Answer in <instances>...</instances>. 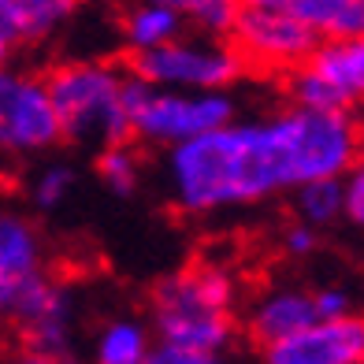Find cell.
<instances>
[{"instance_id":"obj_2","label":"cell","mask_w":364,"mask_h":364,"mask_svg":"<svg viewBox=\"0 0 364 364\" xmlns=\"http://www.w3.org/2000/svg\"><path fill=\"white\" fill-rule=\"evenodd\" d=\"M238 279L223 264H190L153 290V364H216L238 338Z\"/></svg>"},{"instance_id":"obj_10","label":"cell","mask_w":364,"mask_h":364,"mask_svg":"<svg viewBox=\"0 0 364 364\" xmlns=\"http://www.w3.org/2000/svg\"><path fill=\"white\" fill-rule=\"evenodd\" d=\"M268 364H360L364 360V323L353 316L312 320L290 338L264 350Z\"/></svg>"},{"instance_id":"obj_6","label":"cell","mask_w":364,"mask_h":364,"mask_svg":"<svg viewBox=\"0 0 364 364\" xmlns=\"http://www.w3.org/2000/svg\"><path fill=\"white\" fill-rule=\"evenodd\" d=\"M290 105L320 112H353L364 97V41L316 38L309 56L287 71Z\"/></svg>"},{"instance_id":"obj_22","label":"cell","mask_w":364,"mask_h":364,"mask_svg":"<svg viewBox=\"0 0 364 364\" xmlns=\"http://www.w3.org/2000/svg\"><path fill=\"white\" fill-rule=\"evenodd\" d=\"M283 250L287 257H297V260H305L320 250V230L316 227H309L301 220H294L287 230H283Z\"/></svg>"},{"instance_id":"obj_24","label":"cell","mask_w":364,"mask_h":364,"mask_svg":"<svg viewBox=\"0 0 364 364\" xmlns=\"http://www.w3.org/2000/svg\"><path fill=\"white\" fill-rule=\"evenodd\" d=\"M312 301H316V316L320 320H338V316H350L353 312V297H350V290H342V287L312 290Z\"/></svg>"},{"instance_id":"obj_19","label":"cell","mask_w":364,"mask_h":364,"mask_svg":"<svg viewBox=\"0 0 364 364\" xmlns=\"http://www.w3.org/2000/svg\"><path fill=\"white\" fill-rule=\"evenodd\" d=\"M75 190V171L68 164H45V168L30 178V201L41 212H56Z\"/></svg>"},{"instance_id":"obj_13","label":"cell","mask_w":364,"mask_h":364,"mask_svg":"<svg viewBox=\"0 0 364 364\" xmlns=\"http://www.w3.org/2000/svg\"><path fill=\"white\" fill-rule=\"evenodd\" d=\"M119 30L130 53H145V48H156L164 41L186 34L190 26L171 0H130L123 8Z\"/></svg>"},{"instance_id":"obj_17","label":"cell","mask_w":364,"mask_h":364,"mask_svg":"<svg viewBox=\"0 0 364 364\" xmlns=\"http://www.w3.org/2000/svg\"><path fill=\"white\" fill-rule=\"evenodd\" d=\"M141 171H145L141 153L130 145V138L97 149V175L112 193H134L141 186Z\"/></svg>"},{"instance_id":"obj_18","label":"cell","mask_w":364,"mask_h":364,"mask_svg":"<svg viewBox=\"0 0 364 364\" xmlns=\"http://www.w3.org/2000/svg\"><path fill=\"white\" fill-rule=\"evenodd\" d=\"M182 11L190 30L197 34H216V38H230V26L238 19L242 0H171Z\"/></svg>"},{"instance_id":"obj_23","label":"cell","mask_w":364,"mask_h":364,"mask_svg":"<svg viewBox=\"0 0 364 364\" xmlns=\"http://www.w3.org/2000/svg\"><path fill=\"white\" fill-rule=\"evenodd\" d=\"M342 220L360 223L364 220V171L350 168L342 175Z\"/></svg>"},{"instance_id":"obj_7","label":"cell","mask_w":364,"mask_h":364,"mask_svg":"<svg viewBox=\"0 0 364 364\" xmlns=\"http://www.w3.org/2000/svg\"><path fill=\"white\" fill-rule=\"evenodd\" d=\"M23 353L34 360H68L75 353V294L48 272L19 290L8 312Z\"/></svg>"},{"instance_id":"obj_12","label":"cell","mask_w":364,"mask_h":364,"mask_svg":"<svg viewBox=\"0 0 364 364\" xmlns=\"http://www.w3.org/2000/svg\"><path fill=\"white\" fill-rule=\"evenodd\" d=\"M312 320H320L316 301H312V290H305V287H272L250 305V312H245V338H250L257 350H268V346L290 338L294 331L309 327Z\"/></svg>"},{"instance_id":"obj_14","label":"cell","mask_w":364,"mask_h":364,"mask_svg":"<svg viewBox=\"0 0 364 364\" xmlns=\"http://www.w3.org/2000/svg\"><path fill=\"white\" fill-rule=\"evenodd\" d=\"M287 8L316 38H360L364 0H287Z\"/></svg>"},{"instance_id":"obj_9","label":"cell","mask_w":364,"mask_h":364,"mask_svg":"<svg viewBox=\"0 0 364 364\" xmlns=\"http://www.w3.org/2000/svg\"><path fill=\"white\" fill-rule=\"evenodd\" d=\"M230 38H235L245 68L272 75H287L316 45V34L287 4H242Z\"/></svg>"},{"instance_id":"obj_3","label":"cell","mask_w":364,"mask_h":364,"mask_svg":"<svg viewBox=\"0 0 364 364\" xmlns=\"http://www.w3.org/2000/svg\"><path fill=\"white\" fill-rule=\"evenodd\" d=\"M60 138L105 149L130 138V75L108 60H68L45 75Z\"/></svg>"},{"instance_id":"obj_4","label":"cell","mask_w":364,"mask_h":364,"mask_svg":"<svg viewBox=\"0 0 364 364\" xmlns=\"http://www.w3.org/2000/svg\"><path fill=\"white\" fill-rule=\"evenodd\" d=\"M238 115L227 90H168L130 75V138L168 149Z\"/></svg>"},{"instance_id":"obj_25","label":"cell","mask_w":364,"mask_h":364,"mask_svg":"<svg viewBox=\"0 0 364 364\" xmlns=\"http://www.w3.org/2000/svg\"><path fill=\"white\" fill-rule=\"evenodd\" d=\"M242 4H287V0H242Z\"/></svg>"},{"instance_id":"obj_11","label":"cell","mask_w":364,"mask_h":364,"mask_svg":"<svg viewBox=\"0 0 364 364\" xmlns=\"http://www.w3.org/2000/svg\"><path fill=\"white\" fill-rule=\"evenodd\" d=\"M45 272V238L19 212H0V323L8 320L19 290Z\"/></svg>"},{"instance_id":"obj_21","label":"cell","mask_w":364,"mask_h":364,"mask_svg":"<svg viewBox=\"0 0 364 364\" xmlns=\"http://www.w3.org/2000/svg\"><path fill=\"white\" fill-rule=\"evenodd\" d=\"M23 4L30 11V19H34L38 38H45V34H53L60 23L71 19V15L82 8V0H23Z\"/></svg>"},{"instance_id":"obj_20","label":"cell","mask_w":364,"mask_h":364,"mask_svg":"<svg viewBox=\"0 0 364 364\" xmlns=\"http://www.w3.org/2000/svg\"><path fill=\"white\" fill-rule=\"evenodd\" d=\"M30 41H38V30H34V19L23 0H0V45L15 53Z\"/></svg>"},{"instance_id":"obj_15","label":"cell","mask_w":364,"mask_h":364,"mask_svg":"<svg viewBox=\"0 0 364 364\" xmlns=\"http://www.w3.org/2000/svg\"><path fill=\"white\" fill-rule=\"evenodd\" d=\"M149 350H153V331L134 316L108 320L97 335L93 353L101 364H145Z\"/></svg>"},{"instance_id":"obj_16","label":"cell","mask_w":364,"mask_h":364,"mask_svg":"<svg viewBox=\"0 0 364 364\" xmlns=\"http://www.w3.org/2000/svg\"><path fill=\"white\" fill-rule=\"evenodd\" d=\"M294 193V216L327 230L342 220V175L338 178H309V182H297L290 190Z\"/></svg>"},{"instance_id":"obj_5","label":"cell","mask_w":364,"mask_h":364,"mask_svg":"<svg viewBox=\"0 0 364 364\" xmlns=\"http://www.w3.org/2000/svg\"><path fill=\"white\" fill-rule=\"evenodd\" d=\"M130 75L168 90H230L245 75V60L227 38L178 34L156 48L134 53Z\"/></svg>"},{"instance_id":"obj_1","label":"cell","mask_w":364,"mask_h":364,"mask_svg":"<svg viewBox=\"0 0 364 364\" xmlns=\"http://www.w3.org/2000/svg\"><path fill=\"white\" fill-rule=\"evenodd\" d=\"M360 160L353 112L290 105L264 119H227L168 145L164 178L186 216H223L290 193L309 178H338Z\"/></svg>"},{"instance_id":"obj_26","label":"cell","mask_w":364,"mask_h":364,"mask_svg":"<svg viewBox=\"0 0 364 364\" xmlns=\"http://www.w3.org/2000/svg\"><path fill=\"white\" fill-rule=\"evenodd\" d=\"M8 60H11V53H8L4 45H0V63H8Z\"/></svg>"},{"instance_id":"obj_8","label":"cell","mask_w":364,"mask_h":364,"mask_svg":"<svg viewBox=\"0 0 364 364\" xmlns=\"http://www.w3.org/2000/svg\"><path fill=\"white\" fill-rule=\"evenodd\" d=\"M60 141L45 78L0 63V156H41Z\"/></svg>"}]
</instances>
